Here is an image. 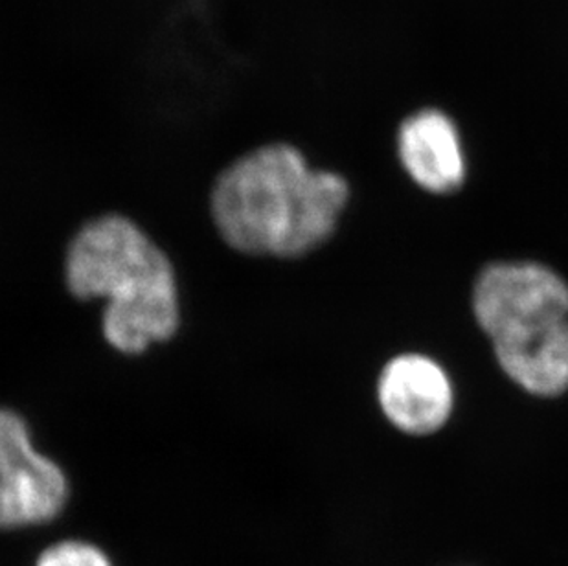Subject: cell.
Returning a JSON list of instances; mask_svg holds the SVG:
<instances>
[{"label": "cell", "instance_id": "6da1fadb", "mask_svg": "<svg viewBox=\"0 0 568 566\" xmlns=\"http://www.w3.org/2000/svg\"><path fill=\"white\" fill-rule=\"evenodd\" d=\"M348 182L313 170L290 144H268L223 170L210 193V212L226 245L253 256L298 257L337 230Z\"/></svg>", "mask_w": 568, "mask_h": 566}, {"label": "cell", "instance_id": "7a4b0ae2", "mask_svg": "<svg viewBox=\"0 0 568 566\" xmlns=\"http://www.w3.org/2000/svg\"><path fill=\"white\" fill-rule=\"evenodd\" d=\"M64 283L78 300H108L103 337L119 352L142 353L178 333L175 269L125 215H100L75 232L64 256Z\"/></svg>", "mask_w": 568, "mask_h": 566}, {"label": "cell", "instance_id": "3957f363", "mask_svg": "<svg viewBox=\"0 0 568 566\" xmlns=\"http://www.w3.org/2000/svg\"><path fill=\"white\" fill-rule=\"evenodd\" d=\"M473 313L491 338L515 337L568 319V283L534 262H497L473 289Z\"/></svg>", "mask_w": 568, "mask_h": 566}, {"label": "cell", "instance_id": "277c9868", "mask_svg": "<svg viewBox=\"0 0 568 566\" xmlns=\"http://www.w3.org/2000/svg\"><path fill=\"white\" fill-rule=\"evenodd\" d=\"M69 478L36 449L24 417L0 408V529L52 523L67 508Z\"/></svg>", "mask_w": 568, "mask_h": 566}, {"label": "cell", "instance_id": "5b68a950", "mask_svg": "<svg viewBox=\"0 0 568 566\" xmlns=\"http://www.w3.org/2000/svg\"><path fill=\"white\" fill-rule=\"evenodd\" d=\"M377 400L394 427L413 436H425L449 422L455 388L435 358L405 353L392 358L381 372Z\"/></svg>", "mask_w": 568, "mask_h": 566}, {"label": "cell", "instance_id": "8992f818", "mask_svg": "<svg viewBox=\"0 0 568 566\" xmlns=\"http://www.w3.org/2000/svg\"><path fill=\"white\" fill-rule=\"evenodd\" d=\"M397 153L408 176L425 192L447 195L466 182L460 134L442 111L425 109L407 118L397 134Z\"/></svg>", "mask_w": 568, "mask_h": 566}, {"label": "cell", "instance_id": "52a82bcc", "mask_svg": "<svg viewBox=\"0 0 568 566\" xmlns=\"http://www.w3.org/2000/svg\"><path fill=\"white\" fill-rule=\"evenodd\" d=\"M495 357L515 385L537 397L568 391V319L494 342Z\"/></svg>", "mask_w": 568, "mask_h": 566}, {"label": "cell", "instance_id": "ba28073f", "mask_svg": "<svg viewBox=\"0 0 568 566\" xmlns=\"http://www.w3.org/2000/svg\"><path fill=\"white\" fill-rule=\"evenodd\" d=\"M33 566H114L108 552L83 539H63L47 546Z\"/></svg>", "mask_w": 568, "mask_h": 566}]
</instances>
